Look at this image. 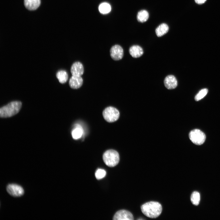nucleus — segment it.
I'll return each mask as SVG.
<instances>
[{
  "instance_id": "nucleus-6",
  "label": "nucleus",
  "mask_w": 220,
  "mask_h": 220,
  "mask_svg": "<svg viewBox=\"0 0 220 220\" xmlns=\"http://www.w3.org/2000/svg\"><path fill=\"white\" fill-rule=\"evenodd\" d=\"M7 192L14 197H19L23 195L24 191L22 187L15 184H9L6 187Z\"/></svg>"
},
{
  "instance_id": "nucleus-1",
  "label": "nucleus",
  "mask_w": 220,
  "mask_h": 220,
  "mask_svg": "<svg viewBox=\"0 0 220 220\" xmlns=\"http://www.w3.org/2000/svg\"><path fill=\"white\" fill-rule=\"evenodd\" d=\"M141 209L146 216L151 218H155L160 215L162 208L159 203L151 201L143 204L141 207Z\"/></svg>"
},
{
  "instance_id": "nucleus-17",
  "label": "nucleus",
  "mask_w": 220,
  "mask_h": 220,
  "mask_svg": "<svg viewBox=\"0 0 220 220\" xmlns=\"http://www.w3.org/2000/svg\"><path fill=\"white\" fill-rule=\"evenodd\" d=\"M56 77L60 83H64L68 80V75L65 71L61 70L58 71L57 72Z\"/></svg>"
},
{
  "instance_id": "nucleus-20",
  "label": "nucleus",
  "mask_w": 220,
  "mask_h": 220,
  "mask_svg": "<svg viewBox=\"0 0 220 220\" xmlns=\"http://www.w3.org/2000/svg\"><path fill=\"white\" fill-rule=\"evenodd\" d=\"M208 90L207 89H204L200 90L196 95L195 99L196 101H198L204 97L207 94Z\"/></svg>"
},
{
  "instance_id": "nucleus-22",
  "label": "nucleus",
  "mask_w": 220,
  "mask_h": 220,
  "mask_svg": "<svg viewBox=\"0 0 220 220\" xmlns=\"http://www.w3.org/2000/svg\"><path fill=\"white\" fill-rule=\"evenodd\" d=\"M206 0H195V2L198 4H201L204 3Z\"/></svg>"
},
{
  "instance_id": "nucleus-2",
  "label": "nucleus",
  "mask_w": 220,
  "mask_h": 220,
  "mask_svg": "<svg viewBox=\"0 0 220 220\" xmlns=\"http://www.w3.org/2000/svg\"><path fill=\"white\" fill-rule=\"evenodd\" d=\"M22 103L20 101H12L0 109V116L2 118H7L13 116L20 111Z\"/></svg>"
},
{
  "instance_id": "nucleus-16",
  "label": "nucleus",
  "mask_w": 220,
  "mask_h": 220,
  "mask_svg": "<svg viewBox=\"0 0 220 220\" xmlns=\"http://www.w3.org/2000/svg\"><path fill=\"white\" fill-rule=\"evenodd\" d=\"M148 12L145 10H142L138 13L137 18L138 21L143 23L146 21L149 18Z\"/></svg>"
},
{
  "instance_id": "nucleus-4",
  "label": "nucleus",
  "mask_w": 220,
  "mask_h": 220,
  "mask_svg": "<svg viewBox=\"0 0 220 220\" xmlns=\"http://www.w3.org/2000/svg\"><path fill=\"white\" fill-rule=\"evenodd\" d=\"M103 116L106 121L109 123H112L118 119L119 116V112L116 108L112 107H108L103 111Z\"/></svg>"
},
{
  "instance_id": "nucleus-18",
  "label": "nucleus",
  "mask_w": 220,
  "mask_h": 220,
  "mask_svg": "<svg viewBox=\"0 0 220 220\" xmlns=\"http://www.w3.org/2000/svg\"><path fill=\"white\" fill-rule=\"evenodd\" d=\"M98 9L101 13L105 14L108 13L110 11L111 7L108 3L104 2L101 3L99 5Z\"/></svg>"
},
{
  "instance_id": "nucleus-21",
  "label": "nucleus",
  "mask_w": 220,
  "mask_h": 220,
  "mask_svg": "<svg viewBox=\"0 0 220 220\" xmlns=\"http://www.w3.org/2000/svg\"><path fill=\"white\" fill-rule=\"evenodd\" d=\"M106 174V172L104 169H98L97 170L95 173L96 178L98 180L104 178Z\"/></svg>"
},
{
  "instance_id": "nucleus-10",
  "label": "nucleus",
  "mask_w": 220,
  "mask_h": 220,
  "mask_svg": "<svg viewBox=\"0 0 220 220\" xmlns=\"http://www.w3.org/2000/svg\"><path fill=\"white\" fill-rule=\"evenodd\" d=\"M164 83L165 87L169 90L175 88L178 85L176 78L172 75L167 76L164 79Z\"/></svg>"
},
{
  "instance_id": "nucleus-11",
  "label": "nucleus",
  "mask_w": 220,
  "mask_h": 220,
  "mask_svg": "<svg viewBox=\"0 0 220 220\" xmlns=\"http://www.w3.org/2000/svg\"><path fill=\"white\" fill-rule=\"evenodd\" d=\"M83 82V80L81 76L72 75L69 80V84L71 88L77 89L82 86Z\"/></svg>"
},
{
  "instance_id": "nucleus-7",
  "label": "nucleus",
  "mask_w": 220,
  "mask_h": 220,
  "mask_svg": "<svg viewBox=\"0 0 220 220\" xmlns=\"http://www.w3.org/2000/svg\"><path fill=\"white\" fill-rule=\"evenodd\" d=\"M110 55L111 58L114 60H120L123 56V49L120 45H115L111 48Z\"/></svg>"
},
{
  "instance_id": "nucleus-14",
  "label": "nucleus",
  "mask_w": 220,
  "mask_h": 220,
  "mask_svg": "<svg viewBox=\"0 0 220 220\" xmlns=\"http://www.w3.org/2000/svg\"><path fill=\"white\" fill-rule=\"evenodd\" d=\"M169 28L168 25L165 23H162L159 25L156 29L155 32L156 35L158 37H161L168 31Z\"/></svg>"
},
{
  "instance_id": "nucleus-5",
  "label": "nucleus",
  "mask_w": 220,
  "mask_h": 220,
  "mask_svg": "<svg viewBox=\"0 0 220 220\" xmlns=\"http://www.w3.org/2000/svg\"><path fill=\"white\" fill-rule=\"evenodd\" d=\"M190 140L194 144L200 145L202 144L206 139L205 134L199 129H194L190 132L189 134Z\"/></svg>"
},
{
  "instance_id": "nucleus-3",
  "label": "nucleus",
  "mask_w": 220,
  "mask_h": 220,
  "mask_svg": "<svg viewBox=\"0 0 220 220\" xmlns=\"http://www.w3.org/2000/svg\"><path fill=\"white\" fill-rule=\"evenodd\" d=\"M103 161L107 166L112 167L116 165L119 160V153L116 151L110 149L105 151L103 156Z\"/></svg>"
},
{
  "instance_id": "nucleus-9",
  "label": "nucleus",
  "mask_w": 220,
  "mask_h": 220,
  "mask_svg": "<svg viewBox=\"0 0 220 220\" xmlns=\"http://www.w3.org/2000/svg\"><path fill=\"white\" fill-rule=\"evenodd\" d=\"M71 72L72 75L81 76L84 73V68L82 64L79 61L74 62L71 67Z\"/></svg>"
},
{
  "instance_id": "nucleus-8",
  "label": "nucleus",
  "mask_w": 220,
  "mask_h": 220,
  "mask_svg": "<svg viewBox=\"0 0 220 220\" xmlns=\"http://www.w3.org/2000/svg\"><path fill=\"white\" fill-rule=\"evenodd\" d=\"M134 219L132 214L129 211L124 210L117 212L113 218L114 220H133Z\"/></svg>"
},
{
  "instance_id": "nucleus-15",
  "label": "nucleus",
  "mask_w": 220,
  "mask_h": 220,
  "mask_svg": "<svg viewBox=\"0 0 220 220\" xmlns=\"http://www.w3.org/2000/svg\"><path fill=\"white\" fill-rule=\"evenodd\" d=\"M83 133V129L79 125H76L72 132V137L74 139H77L80 138Z\"/></svg>"
},
{
  "instance_id": "nucleus-13",
  "label": "nucleus",
  "mask_w": 220,
  "mask_h": 220,
  "mask_svg": "<svg viewBox=\"0 0 220 220\" xmlns=\"http://www.w3.org/2000/svg\"><path fill=\"white\" fill-rule=\"evenodd\" d=\"M24 5L26 8L30 10L36 9L39 6L40 0H24Z\"/></svg>"
},
{
  "instance_id": "nucleus-12",
  "label": "nucleus",
  "mask_w": 220,
  "mask_h": 220,
  "mask_svg": "<svg viewBox=\"0 0 220 220\" xmlns=\"http://www.w3.org/2000/svg\"><path fill=\"white\" fill-rule=\"evenodd\" d=\"M129 52L130 55L134 58H138L141 56L143 53V50L140 46L133 45L129 48Z\"/></svg>"
},
{
  "instance_id": "nucleus-19",
  "label": "nucleus",
  "mask_w": 220,
  "mask_h": 220,
  "mask_svg": "<svg viewBox=\"0 0 220 220\" xmlns=\"http://www.w3.org/2000/svg\"><path fill=\"white\" fill-rule=\"evenodd\" d=\"M190 199L191 202L193 205H198L200 200V193L197 191L193 192L191 195Z\"/></svg>"
}]
</instances>
